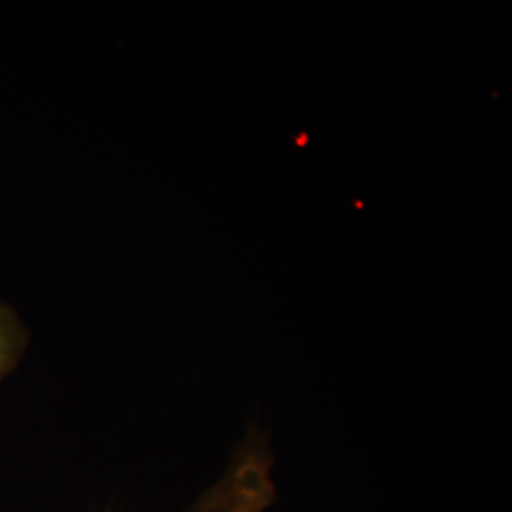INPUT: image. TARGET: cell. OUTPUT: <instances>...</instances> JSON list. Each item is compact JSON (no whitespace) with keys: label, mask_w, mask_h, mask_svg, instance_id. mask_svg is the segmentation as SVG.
Returning <instances> with one entry per match:
<instances>
[{"label":"cell","mask_w":512,"mask_h":512,"mask_svg":"<svg viewBox=\"0 0 512 512\" xmlns=\"http://www.w3.org/2000/svg\"><path fill=\"white\" fill-rule=\"evenodd\" d=\"M268 437L251 427L228 471L186 512H266L277 501Z\"/></svg>","instance_id":"cell-1"},{"label":"cell","mask_w":512,"mask_h":512,"mask_svg":"<svg viewBox=\"0 0 512 512\" xmlns=\"http://www.w3.org/2000/svg\"><path fill=\"white\" fill-rule=\"evenodd\" d=\"M27 346V330L18 313L0 302V382L18 366Z\"/></svg>","instance_id":"cell-2"}]
</instances>
